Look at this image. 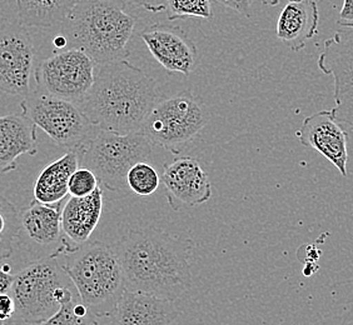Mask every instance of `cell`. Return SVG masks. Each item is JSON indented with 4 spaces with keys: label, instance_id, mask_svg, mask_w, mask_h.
Instances as JSON below:
<instances>
[{
    "label": "cell",
    "instance_id": "6da1fadb",
    "mask_svg": "<svg viewBox=\"0 0 353 325\" xmlns=\"http://www.w3.org/2000/svg\"><path fill=\"white\" fill-rule=\"evenodd\" d=\"M122 265L125 289L176 302L193 283L196 244L156 227L130 229L112 245Z\"/></svg>",
    "mask_w": 353,
    "mask_h": 325
},
{
    "label": "cell",
    "instance_id": "7a4b0ae2",
    "mask_svg": "<svg viewBox=\"0 0 353 325\" xmlns=\"http://www.w3.org/2000/svg\"><path fill=\"white\" fill-rule=\"evenodd\" d=\"M158 84L142 69L124 61L98 65L94 83L79 107L95 128L118 134L139 132L158 102Z\"/></svg>",
    "mask_w": 353,
    "mask_h": 325
},
{
    "label": "cell",
    "instance_id": "3957f363",
    "mask_svg": "<svg viewBox=\"0 0 353 325\" xmlns=\"http://www.w3.org/2000/svg\"><path fill=\"white\" fill-rule=\"evenodd\" d=\"M136 24L124 0H81L61 27L68 48L82 50L97 65H103L128 59L127 45Z\"/></svg>",
    "mask_w": 353,
    "mask_h": 325
},
{
    "label": "cell",
    "instance_id": "277c9868",
    "mask_svg": "<svg viewBox=\"0 0 353 325\" xmlns=\"http://www.w3.org/2000/svg\"><path fill=\"white\" fill-rule=\"evenodd\" d=\"M58 259L83 304L97 318L110 317L125 291L122 265L113 247L88 242Z\"/></svg>",
    "mask_w": 353,
    "mask_h": 325
},
{
    "label": "cell",
    "instance_id": "5b68a950",
    "mask_svg": "<svg viewBox=\"0 0 353 325\" xmlns=\"http://www.w3.org/2000/svg\"><path fill=\"white\" fill-rule=\"evenodd\" d=\"M75 288L58 258H41L14 275L9 293L15 303L10 323L39 325L61 309L64 300L75 295Z\"/></svg>",
    "mask_w": 353,
    "mask_h": 325
},
{
    "label": "cell",
    "instance_id": "8992f818",
    "mask_svg": "<svg viewBox=\"0 0 353 325\" xmlns=\"http://www.w3.org/2000/svg\"><path fill=\"white\" fill-rule=\"evenodd\" d=\"M153 143L141 132L118 134L94 128L79 154V165L88 168L103 188L121 193L127 188V174L137 162L150 160Z\"/></svg>",
    "mask_w": 353,
    "mask_h": 325
},
{
    "label": "cell",
    "instance_id": "52a82bcc",
    "mask_svg": "<svg viewBox=\"0 0 353 325\" xmlns=\"http://www.w3.org/2000/svg\"><path fill=\"white\" fill-rule=\"evenodd\" d=\"M210 122L203 102L188 90L158 101L143 120L139 132L153 145L178 156Z\"/></svg>",
    "mask_w": 353,
    "mask_h": 325
},
{
    "label": "cell",
    "instance_id": "ba28073f",
    "mask_svg": "<svg viewBox=\"0 0 353 325\" xmlns=\"http://www.w3.org/2000/svg\"><path fill=\"white\" fill-rule=\"evenodd\" d=\"M21 113L41 128L52 142L64 149L79 151L93 134V127L82 109L73 102L30 90L21 103Z\"/></svg>",
    "mask_w": 353,
    "mask_h": 325
},
{
    "label": "cell",
    "instance_id": "9c48e42d",
    "mask_svg": "<svg viewBox=\"0 0 353 325\" xmlns=\"http://www.w3.org/2000/svg\"><path fill=\"white\" fill-rule=\"evenodd\" d=\"M97 64L79 49L55 50L35 68L37 89L69 102L81 104L94 83Z\"/></svg>",
    "mask_w": 353,
    "mask_h": 325
},
{
    "label": "cell",
    "instance_id": "30bf717a",
    "mask_svg": "<svg viewBox=\"0 0 353 325\" xmlns=\"http://www.w3.org/2000/svg\"><path fill=\"white\" fill-rule=\"evenodd\" d=\"M35 49L19 21H0V93L26 96L30 92Z\"/></svg>",
    "mask_w": 353,
    "mask_h": 325
},
{
    "label": "cell",
    "instance_id": "8fae6325",
    "mask_svg": "<svg viewBox=\"0 0 353 325\" xmlns=\"http://www.w3.org/2000/svg\"><path fill=\"white\" fill-rule=\"evenodd\" d=\"M319 68L333 78L336 102V107L331 109L333 118L353 128V27H342L325 41Z\"/></svg>",
    "mask_w": 353,
    "mask_h": 325
},
{
    "label": "cell",
    "instance_id": "7c38bea8",
    "mask_svg": "<svg viewBox=\"0 0 353 325\" xmlns=\"http://www.w3.org/2000/svg\"><path fill=\"white\" fill-rule=\"evenodd\" d=\"M63 205V200L54 204L32 200L19 214L21 227L17 238L29 249L43 251V258H59L67 254L61 229Z\"/></svg>",
    "mask_w": 353,
    "mask_h": 325
},
{
    "label": "cell",
    "instance_id": "4fadbf2b",
    "mask_svg": "<svg viewBox=\"0 0 353 325\" xmlns=\"http://www.w3.org/2000/svg\"><path fill=\"white\" fill-rule=\"evenodd\" d=\"M161 180L168 204L176 211L202 205L212 198L210 176L196 158L179 156L164 164Z\"/></svg>",
    "mask_w": 353,
    "mask_h": 325
},
{
    "label": "cell",
    "instance_id": "5bb4252c",
    "mask_svg": "<svg viewBox=\"0 0 353 325\" xmlns=\"http://www.w3.org/2000/svg\"><path fill=\"white\" fill-rule=\"evenodd\" d=\"M141 38L167 72L188 75L196 68L197 48L181 28L157 23L144 28Z\"/></svg>",
    "mask_w": 353,
    "mask_h": 325
},
{
    "label": "cell",
    "instance_id": "9a60e30c",
    "mask_svg": "<svg viewBox=\"0 0 353 325\" xmlns=\"http://www.w3.org/2000/svg\"><path fill=\"white\" fill-rule=\"evenodd\" d=\"M296 136L302 145L319 151L332 162L341 176H348V133L333 118L331 110H321L307 116Z\"/></svg>",
    "mask_w": 353,
    "mask_h": 325
},
{
    "label": "cell",
    "instance_id": "2e32d148",
    "mask_svg": "<svg viewBox=\"0 0 353 325\" xmlns=\"http://www.w3.org/2000/svg\"><path fill=\"white\" fill-rule=\"evenodd\" d=\"M178 315L174 302L125 289L110 315V325H172Z\"/></svg>",
    "mask_w": 353,
    "mask_h": 325
},
{
    "label": "cell",
    "instance_id": "e0dca14e",
    "mask_svg": "<svg viewBox=\"0 0 353 325\" xmlns=\"http://www.w3.org/2000/svg\"><path fill=\"white\" fill-rule=\"evenodd\" d=\"M103 197V187L99 185L88 197H70L63 205L61 229L67 253L88 243L102 217Z\"/></svg>",
    "mask_w": 353,
    "mask_h": 325
},
{
    "label": "cell",
    "instance_id": "ac0fdd59",
    "mask_svg": "<svg viewBox=\"0 0 353 325\" xmlns=\"http://www.w3.org/2000/svg\"><path fill=\"white\" fill-rule=\"evenodd\" d=\"M37 151L34 123L23 113L0 116V174L15 169L19 156H35Z\"/></svg>",
    "mask_w": 353,
    "mask_h": 325
},
{
    "label": "cell",
    "instance_id": "d6986e66",
    "mask_svg": "<svg viewBox=\"0 0 353 325\" xmlns=\"http://www.w3.org/2000/svg\"><path fill=\"white\" fill-rule=\"evenodd\" d=\"M319 10L314 0H288L277 21V38L299 52L319 33Z\"/></svg>",
    "mask_w": 353,
    "mask_h": 325
},
{
    "label": "cell",
    "instance_id": "ffe728a7",
    "mask_svg": "<svg viewBox=\"0 0 353 325\" xmlns=\"http://www.w3.org/2000/svg\"><path fill=\"white\" fill-rule=\"evenodd\" d=\"M79 168V154L69 150L64 156L50 162L41 171L34 185V199L44 204H54L68 196L69 179Z\"/></svg>",
    "mask_w": 353,
    "mask_h": 325
},
{
    "label": "cell",
    "instance_id": "44dd1931",
    "mask_svg": "<svg viewBox=\"0 0 353 325\" xmlns=\"http://www.w3.org/2000/svg\"><path fill=\"white\" fill-rule=\"evenodd\" d=\"M81 0H15L19 21L27 28L61 25Z\"/></svg>",
    "mask_w": 353,
    "mask_h": 325
},
{
    "label": "cell",
    "instance_id": "7402d4cb",
    "mask_svg": "<svg viewBox=\"0 0 353 325\" xmlns=\"http://www.w3.org/2000/svg\"><path fill=\"white\" fill-rule=\"evenodd\" d=\"M19 227V211L13 203L0 194V260L12 257L13 243L18 237Z\"/></svg>",
    "mask_w": 353,
    "mask_h": 325
},
{
    "label": "cell",
    "instance_id": "603a6c76",
    "mask_svg": "<svg viewBox=\"0 0 353 325\" xmlns=\"http://www.w3.org/2000/svg\"><path fill=\"white\" fill-rule=\"evenodd\" d=\"M39 325H99L98 318L74 297L64 300L52 318Z\"/></svg>",
    "mask_w": 353,
    "mask_h": 325
},
{
    "label": "cell",
    "instance_id": "cb8c5ba5",
    "mask_svg": "<svg viewBox=\"0 0 353 325\" xmlns=\"http://www.w3.org/2000/svg\"><path fill=\"white\" fill-rule=\"evenodd\" d=\"M125 180L130 191L141 197H148L156 193L162 182L156 168L147 162H137L136 165H133Z\"/></svg>",
    "mask_w": 353,
    "mask_h": 325
},
{
    "label": "cell",
    "instance_id": "d4e9b609",
    "mask_svg": "<svg viewBox=\"0 0 353 325\" xmlns=\"http://www.w3.org/2000/svg\"><path fill=\"white\" fill-rule=\"evenodd\" d=\"M168 21H176L188 17L211 19V0H167L165 6Z\"/></svg>",
    "mask_w": 353,
    "mask_h": 325
},
{
    "label": "cell",
    "instance_id": "484cf974",
    "mask_svg": "<svg viewBox=\"0 0 353 325\" xmlns=\"http://www.w3.org/2000/svg\"><path fill=\"white\" fill-rule=\"evenodd\" d=\"M99 185V180L92 170L79 167L69 179V196L77 198L88 197Z\"/></svg>",
    "mask_w": 353,
    "mask_h": 325
},
{
    "label": "cell",
    "instance_id": "4316f807",
    "mask_svg": "<svg viewBox=\"0 0 353 325\" xmlns=\"http://www.w3.org/2000/svg\"><path fill=\"white\" fill-rule=\"evenodd\" d=\"M15 314V303L10 293L0 294V323L12 322Z\"/></svg>",
    "mask_w": 353,
    "mask_h": 325
},
{
    "label": "cell",
    "instance_id": "83f0119b",
    "mask_svg": "<svg viewBox=\"0 0 353 325\" xmlns=\"http://www.w3.org/2000/svg\"><path fill=\"white\" fill-rule=\"evenodd\" d=\"M216 1L243 17H251L252 0H216Z\"/></svg>",
    "mask_w": 353,
    "mask_h": 325
},
{
    "label": "cell",
    "instance_id": "f1b7e54d",
    "mask_svg": "<svg viewBox=\"0 0 353 325\" xmlns=\"http://www.w3.org/2000/svg\"><path fill=\"white\" fill-rule=\"evenodd\" d=\"M132 6L143 8L150 13H161L165 10L167 0H128Z\"/></svg>",
    "mask_w": 353,
    "mask_h": 325
},
{
    "label": "cell",
    "instance_id": "f546056e",
    "mask_svg": "<svg viewBox=\"0 0 353 325\" xmlns=\"http://www.w3.org/2000/svg\"><path fill=\"white\" fill-rule=\"evenodd\" d=\"M337 23L341 27H353V0H343Z\"/></svg>",
    "mask_w": 353,
    "mask_h": 325
},
{
    "label": "cell",
    "instance_id": "4dcf8cb0",
    "mask_svg": "<svg viewBox=\"0 0 353 325\" xmlns=\"http://www.w3.org/2000/svg\"><path fill=\"white\" fill-rule=\"evenodd\" d=\"M14 275L9 271V266L0 268V294L9 293L13 284Z\"/></svg>",
    "mask_w": 353,
    "mask_h": 325
},
{
    "label": "cell",
    "instance_id": "1f68e13d",
    "mask_svg": "<svg viewBox=\"0 0 353 325\" xmlns=\"http://www.w3.org/2000/svg\"><path fill=\"white\" fill-rule=\"evenodd\" d=\"M53 45H54L57 50H64V49L68 48V41H67V38L61 33V34L57 35L54 39H53Z\"/></svg>",
    "mask_w": 353,
    "mask_h": 325
},
{
    "label": "cell",
    "instance_id": "d6a6232c",
    "mask_svg": "<svg viewBox=\"0 0 353 325\" xmlns=\"http://www.w3.org/2000/svg\"><path fill=\"white\" fill-rule=\"evenodd\" d=\"M281 1H282V0H261V3H262V4L268 6V7H274V6L279 4Z\"/></svg>",
    "mask_w": 353,
    "mask_h": 325
},
{
    "label": "cell",
    "instance_id": "836d02e7",
    "mask_svg": "<svg viewBox=\"0 0 353 325\" xmlns=\"http://www.w3.org/2000/svg\"><path fill=\"white\" fill-rule=\"evenodd\" d=\"M0 325H6V324H3V323H0Z\"/></svg>",
    "mask_w": 353,
    "mask_h": 325
}]
</instances>
